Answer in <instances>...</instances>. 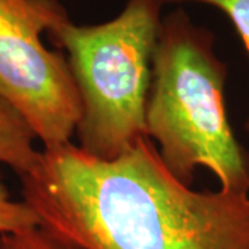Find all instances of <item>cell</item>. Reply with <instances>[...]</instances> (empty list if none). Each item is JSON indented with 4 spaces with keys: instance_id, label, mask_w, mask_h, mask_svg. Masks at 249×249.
Returning <instances> with one entry per match:
<instances>
[{
    "instance_id": "1",
    "label": "cell",
    "mask_w": 249,
    "mask_h": 249,
    "mask_svg": "<svg viewBox=\"0 0 249 249\" xmlns=\"http://www.w3.org/2000/svg\"><path fill=\"white\" fill-rule=\"evenodd\" d=\"M19 178L40 226L82 249H249V193L194 191L150 137L111 160L43 148Z\"/></svg>"
},
{
    "instance_id": "2",
    "label": "cell",
    "mask_w": 249,
    "mask_h": 249,
    "mask_svg": "<svg viewBox=\"0 0 249 249\" xmlns=\"http://www.w3.org/2000/svg\"><path fill=\"white\" fill-rule=\"evenodd\" d=\"M227 70L213 52V35L180 9L162 19L152 57L147 134L160 144V160L190 186L204 166L222 190L249 193V154L227 119Z\"/></svg>"
},
{
    "instance_id": "3",
    "label": "cell",
    "mask_w": 249,
    "mask_h": 249,
    "mask_svg": "<svg viewBox=\"0 0 249 249\" xmlns=\"http://www.w3.org/2000/svg\"><path fill=\"white\" fill-rule=\"evenodd\" d=\"M163 0H129L114 19L75 25L70 18L49 36L67 53L82 101L76 127L82 151L111 160L147 134L145 111Z\"/></svg>"
},
{
    "instance_id": "4",
    "label": "cell",
    "mask_w": 249,
    "mask_h": 249,
    "mask_svg": "<svg viewBox=\"0 0 249 249\" xmlns=\"http://www.w3.org/2000/svg\"><path fill=\"white\" fill-rule=\"evenodd\" d=\"M67 18L57 0H0V94L45 148L71 142L82 118L67 57L42 40Z\"/></svg>"
},
{
    "instance_id": "5",
    "label": "cell",
    "mask_w": 249,
    "mask_h": 249,
    "mask_svg": "<svg viewBox=\"0 0 249 249\" xmlns=\"http://www.w3.org/2000/svg\"><path fill=\"white\" fill-rule=\"evenodd\" d=\"M35 140L24 116L0 94V162L19 176L29 172L40 154L35 148Z\"/></svg>"
},
{
    "instance_id": "6",
    "label": "cell",
    "mask_w": 249,
    "mask_h": 249,
    "mask_svg": "<svg viewBox=\"0 0 249 249\" xmlns=\"http://www.w3.org/2000/svg\"><path fill=\"white\" fill-rule=\"evenodd\" d=\"M0 249H82L36 226L0 235Z\"/></svg>"
},
{
    "instance_id": "7",
    "label": "cell",
    "mask_w": 249,
    "mask_h": 249,
    "mask_svg": "<svg viewBox=\"0 0 249 249\" xmlns=\"http://www.w3.org/2000/svg\"><path fill=\"white\" fill-rule=\"evenodd\" d=\"M40 226L37 216L24 201H14L0 173V235Z\"/></svg>"
},
{
    "instance_id": "8",
    "label": "cell",
    "mask_w": 249,
    "mask_h": 249,
    "mask_svg": "<svg viewBox=\"0 0 249 249\" xmlns=\"http://www.w3.org/2000/svg\"><path fill=\"white\" fill-rule=\"evenodd\" d=\"M180 1L206 3L224 11L231 19L249 55V0H163V3H180Z\"/></svg>"
}]
</instances>
